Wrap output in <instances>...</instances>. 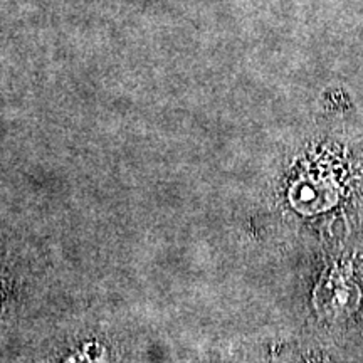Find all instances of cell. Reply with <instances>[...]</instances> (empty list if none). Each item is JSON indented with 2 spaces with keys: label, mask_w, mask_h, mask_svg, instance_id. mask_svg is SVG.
I'll list each match as a JSON object with an SVG mask.
<instances>
[{
  "label": "cell",
  "mask_w": 363,
  "mask_h": 363,
  "mask_svg": "<svg viewBox=\"0 0 363 363\" xmlns=\"http://www.w3.org/2000/svg\"><path fill=\"white\" fill-rule=\"evenodd\" d=\"M293 206L303 214H316L330 208L338 201L337 182L331 175L315 174L301 177L289 194Z\"/></svg>",
  "instance_id": "obj_1"
},
{
  "label": "cell",
  "mask_w": 363,
  "mask_h": 363,
  "mask_svg": "<svg viewBox=\"0 0 363 363\" xmlns=\"http://www.w3.org/2000/svg\"><path fill=\"white\" fill-rule=\"evenodd\" d=\"M315 305L323 315L348 313L358 305V289L342 272L333 271L316 288Z\"/></svg>",
  "instance_id": "obj_2"
}]
</instances>
